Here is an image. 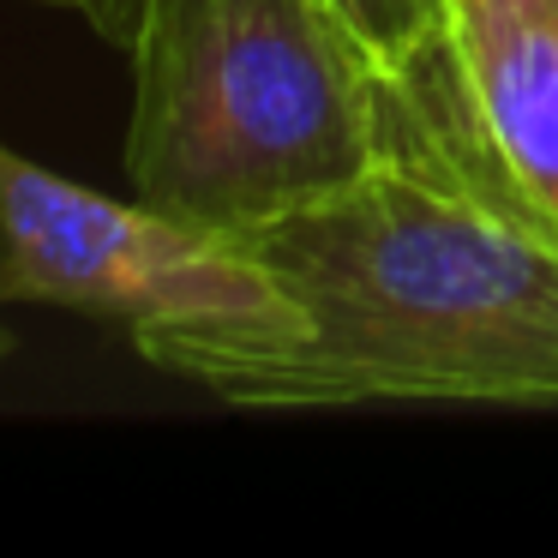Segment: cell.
<instances>
[{"label":"cell","mask_w":558,"mask_h":558,"mask_svg":"<svg viewBox=\"0 0 558 558\" xmlns=\"http://www.w3.org/2000/svg\"><path fill=\"white\" fill-rule=\"evenodd\" d=\"M0 306H73L150 337H289L270 270L229 234L145 198H109L0 138Z\"/></svg>","instance_id":"3"},{"label":"cell","mask_w":558,"mask_h":558,"mask_svg":"<svg viewBox=\"0 0 558 558\" xmlns=\"http://www.w3.org/2000/svg\"><path fill=\"white\" fill-rule=\"evenodd\" d=\"M294 313L289 337H150V366L234 409L517 402L558 409V241L481 181L438 78L354 186L234 234Z\"/></svg>","instance_id":"1"},{"label":"cell","mask_w":558,"mask_h":558,"mask_svg":"<svg viewBox=\"0 0 558 558\" xmlns=\"http://www.w3.org/2000/svg\"><path fill=\"white\" fill-rule=\"evenodd\" d=\"M54 7H66V0H54Z\"/></svg>","instance_id":"8"},{"label":"cell","mask_w":558,"mask_h":558,"mask_svg":"<svg viewBox=\"0 0 558 558\" xmlns=\"http://www.w3.org/2000/svg\"><path fill=\"white\" fill-rule=\"evenodd\" d=\"M330 7L361 37V49L373 54V66L385 73V85L397 97L421 90L438 73V19H445V0H330Z\"/></svg>","instance_id":"5"},{"label":"cell","mask_w":558,"mask_h":558,"mask_svg":"<svg viewBox=\"0 0 558 558\" xmlns=\"http://www.w3.org/2000/svg\"><path fill=\"white\" fill-rule=\"evenodd\" d=\"M438 97L481 181L558 241V0H445Z\"/></svg>","instance_id":"4"},{"label":"cell","mask_w":558,"mask_h":558,"mask_svg":"<svg viewBox=\"0 0 558 558\" xmlns=\"http://www.w3.org/2000/svg\"><path fill=\"white\" fill-rule=\"evenodd\" d=\"M73 13H85L90 25H97V37H109V43H133V31H138V7L145 0H66Z\"/></svg>","instance_id":"6"},{"label":"cell","mask_w":558,"mask_h":558,"mask_svg":"<svg viewBox=\"0 0 558 558\" xmlns=\"http://www.w3.org/2000/svg\"><path fill=\"white\" fill-rule=\"evenodd\" d=\"M126 181L210 234L354 186L397 138V90L330 0H145Z\"/></svg>","instance_id":"2"},{"label":"cell","mask_w":558,"mask_h":558,"mask_svg":"<svg viewBox=\"0 0 558 558\" xmlns=\"http://www.w3.org/2000/svg\"><path fill=\"white\" fill-rule=\"evenodd\" d=\"M7 354H13V337H7V330H0V361H7Z\"/></svg>","instance_id":"7"}]
</instances>
